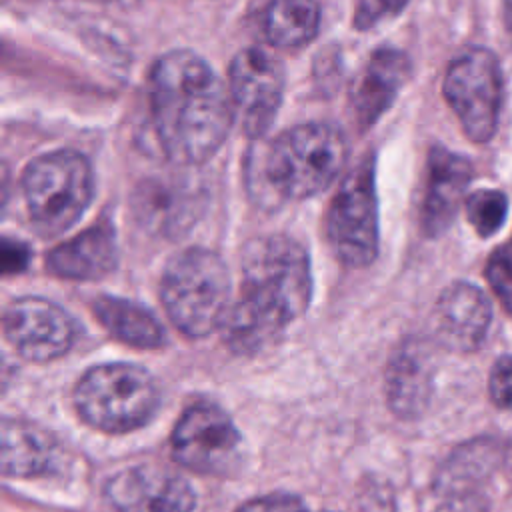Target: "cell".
<instances>
[{"mask_svg": "<svg viewBox=\"0 0 512 512\" xmlns=\"http://www.w3.org/2000/svg\"><path fill=\"white\" fill-rule=\"evenodd\" d=\"M116 264L114 230L108 224L92 226L46 256V268L70 280H96L106 276Z\"/></svg>", "mask_w": 512, "mask_h": 512, "instance_id": "obj_16", "label": "cell"}, {"mask_svg": "<svg viewBox=\"0 0 512 512\" xmlns=\"http://www.w3.org/2000/svg\"><path fill=\"white\" fill-rule=\"evenodd\" d=\"M326 236L348 266H366L376 258L378 202L372 158H362L338 186L326 214Z\"/></svg>", "mask_w": 512, "mask_h": 512, "instance_id": "obj_7", "label": "cell"}, {"mask_svg": "<svg viewBox=\"0 0 512 512\" xmlns=\"http://www.w3.org/2000/svg\"><path fill=\"white\" fill-rule=\"evenodd\" d=\"M386 392L390 406L404 418L418 416L432 392V360L430 354L418 346H406L396 354L388 368Z\"/></svg>", "mask_w": 512, "mask_h": 512, "instance_id": "obj_18", "label": "cell"}, {"mask_svg": "<svg viewBox=\"0 0 512 512\" xmlns=\"http://www.w3.org/2000/svg\"><path fill=\"white\" fill-rule=\"evenodd\" d=\"M96 2H126V0H96Z\"/></svg>", "mask_w": 512, "mask_h": 512, "instance_id": "obj_29", "label": "cell"}, {"mask_svg": "<svg viewBox=\"0 0 512 512\" xmlns=\"http://www.w3.org/2000/svg\"><path fill=\"white\" fill-rule=\"evenodd\" d=\"M238 430L214 404L188 408L172 432V456L204 474H222L236 458Z\"/></svg>", "mask_w": 512, "mask_h": 512, "instance_id": "obj_10", "label": "cell"}, {"mask_svg": "<svg viewBox=\"0 0 512 512\" xmlns=\"http://www.w3.org/2000/svg\"><path fill=\"white\" fill-rule=\"evenodd\" d=\"M438 512H486V502L476 494L452 496L450 502Z\"/></svg>", "mask_w": 512, "mask_h": 512, "instance_id": "obj_28", "label": "cell"}, {"mask_svg": "<svg viewBox=\"0 0 512 512\" xmlns=\"http://www.w3.org/2000/svg\"><path fill=\"white\" fill-rule=\"evenodd\" d=\"M28 248L20 242H4L2 248V264H4V272H20L26 264H28Z\"/></svg>", "mask_w": 512, "mask_h": 512, "instance_id": "obj_27", "label": "cell"}, {"mask_svg": "<svg viewBox=\"0 0 512 512\" xmlns=\"http://www.w3.org/2000/svg\"><path fill=\"white\" fill-rule=\"evenodd\" d=\"M338 128L322 122L294 126L274 140H256L246 158V186L262 208L314 196L328 188L346 162Z\"/></svg>", "mask_w": 512, "mask_h": 512, "instance_id": "obj_3", "label": "cell"}, {"mask_svg": "<svg viewBox=\"0 0 512 512\" xmlns=\"http://www.w3.org/2000/svg\"><path fill=\"white\" fill-rule=\"evenodd\" d=\"M228 90L234 114L240 118L244 132L260 140L268 132L282 102V64L260 48H246L230 64Z\"/></svg>", "mask_w": 512, "mask_h": 512, "instance_id": "obj_9", "label": "cell"}, {"mask_svg": "<svg viewBox=\"0 0 512 512\" xmlns=\"http://www.w3.org/2000/svg\"><path fill=\"white\" fill-rule=\"evenodd\" d=\"M410 74L404 52L394 48L376 50L350 90L354 114L362 126L374 124L394 102Z\"/></svg>", "mask_w": 512, "mask_h": 512, "instance_id": "obj_15", "label": "cell"}, {"mask_svg": "<svg viewBox=\"0 0 512 512\" xmlns=\"http://www.w3.org/2000/svg\"><path fill=\"white\" fill-rule=\"evenodd\" d=\"M92 192V168L82 154L72 150L38 156L22 174L24 204L42 236H56L76 224Z\"/></svg>", "mask_w": 512, "mask_h": 512, "instance_id": "obj_5", "label": "cell"}, {"mask_svg": "<svg viewBox=\"0 0 512 512\" xmlns=\"http://www.w3.org/2000/svg\"><path fill=\"white\" fill-rule=\"evenodd\" d=\"M242 270V296L228 310L222 330L236 352H256L306 310L312 290L310 262L294 238L270 234L244 246Z\"/></svg>", "mask_w": 512, "mask_h": 512, "instance_id": "obj_2", "label": "cell"}, {"mask_svg": "<svg viewBox=\"0 0 512 512\" xmlns=\"http://www.w3.org/2000/svg\"><path fill=\"white\" fill-rule=\"evenodd\" d=\"M2 470L10 476H36L50 468L54 446L42 430L6 418L2 422Z\"/></svg>", "mask_w": 512, "mask_h": 512, "instance_id": "obj_19", "label": "cell"}, {"mask_svg": "<svg viewBox=\"0 0 512 512\" xmlns=\"http://www.w3.org/2000/svg\"><path fill=\"white\" fill-rule=\"evenodd\" d=\"M94 314L114 338L130 346L158 348L164 342V330L156 316L136 302L102 296L94 302Z\"/></svg>", "mask_w": 512, "mask_h": 512, "instance_id": "obj_20", "label": "cell"}, {"mask_svg": "<svg viewBox=\"0 0 512 512\" xmlns=\"http://www.w3.org/2000/svg\"><path fill=\"white\" fill-rule=\"evenodd\" d=\"M490 318L492 310L484 292L474 284L454 282L436 300L432 332L442 346L472 352L484 342Z\"/></svg>", "mask_w": 512, "mask_h": 512, "instance_id": "obj_13", "label": "cell"}, {"mask_svg": "<svg viewBox=\"0 0 512 512\" xmlns=\"http://www.w3.org/2000/svg\"><path fill=\"white\" fill-rule=\"evenodd\" d=\"M4 334L24 358L46 362L68 352L76 336V326L54 302L26 296L6 308Z\"/></svg>", "mask_w": 512, "mask_h": 512, "instance_id": "obj_11", "label": "cell"}, {"mask_svg": "<svg viewBox=\"0 0 512 512\" xmlns=\"http://www.w3.org/2000/svg\"><path fill=\"white\" fill-rule=\"evenodd\" d=\"M408 0H356L354 24L358 28H372L380 20L396 16Z\"/></svg>", "mask_w": 512, "mask_h": 512, "instance_id": "obj_24", "label": "cell"}, {"mask_svg": "<svg viewBox=\"0 0 512 512\" xmlns=\"http://www.w3.org/2000/svg\"><path fill=\"white\" fill-rule=\"evenodd\" d=\"M486 280L500 304L512 314V250L502 248L488 258Z\"/></svg>", "mask_w": 512, "mask_h": 512, "instance_id": "obj_23", "label": "cell"}, {"mask_svg": "<svg viewBox=\"0 0 512 512\" xmlns=\"http://www.w3.org/2000/svg\"><path fill=\"white\" fill-rule=\"evenodd\" d=\"M106 500L116 512H190L194 492L176 472L144 464L116 474L106 486Z\"/></svg>", "mask_w": 512, "mask_h": 512, "instance_id": "obj_12", "label": "cell"}, {"mask_svg": "<svg viewBox=\"0 0 512 512\" xmlns=\"http://www.w3.org/2000/svg\"><path fill=\"white\" fill-rule=\"evenodd\" d=\"M464 208L468 222L474 226V230L482 238H488L502 228L508 212V198L500 190L482 188L466 198Z\"/></svg>", "mask_w": 512, "mask_h": 512, "instance_id": "obj_22", "label": "cell"}, {"mask_svg": "<svg viewBox=\"0 0 512 512\" xmlns=\"http://www.w3.org/2000/svg\"><path fill=\"white\" fill-rule=\"evenodd\" d=\"M148 92L152 126L168 160L192 166L216 154L236 114L230 90L200 56L174 50L158 58Z\"/></svg>", "mask_w": 512, "mask_h": 512, "instance_id": "obj_1", "label": "cell"}, {"mask_svg": "<svg viewBox=\"0 0 512 512\" xmlns=\"http://www.w3.org/2000/svg\"><path fill=\"white\" fill-rule=\"evenodd\" d=\"M490 398L500 408H512V356L496 360L488 380Z\"/></svg>", "mask_w": 512, "mask_h": 512, "instance_id": "obj_25", "label": "cell"}, {"mask_svg": "<svg viewBox=\"0 0 512 512\" xmlns=\"http://www.w3.org/2000/svg\"><path fill=\"white\" fill-rule=\"evenodd\" d=\"M472 166L464 156H458L442 146H434L428 154V184L422 204V228L426 234H442L464 198Z\"/></svg>", "mask_w": 512, "mask_h": 512, "instance_id": "obj_14", "label": "cell"}, {"mask_svg": "<svg viewBox=\"0 0 512 512\" xmlns=\"http://www.w3.org/2000/svg\"><path fill=\"white\" fill-rule=\"evenodd\" d=\"M320 26L316 0H270L262 14V32L272 46L298 48L308 44Z\"/></svg>", "mask_w": 512, "mask_h": 512, "instance_id": "obj_21", "label": "cell"}, {"mask_svg": "<svg viewBox=\"0 0 512 512\" xmlns=\"http://www.w3.org/2000/svg\"><path fill=\"white\" fill-rule=\"evenodd\" d=\"M236 512H308L300 500L290 496H264L246 502Z\"/></svg>", "mask_w": 512, "mask_h": 512, "instance_id": "obj_26", "label": "cell"}, {"mask_svg": "<svg viewBox=\"0 0 512 512\" xmlns=\"http://www.w3.org/2000/svg\"><path fill=\"white\" fill-rule=\"evenodd\" d=\"M502 456V444L486 436L458 446L436 472V492L448 498L472 494L478 484L494 474L502 462Z\"/></svg>", "mask_w": 512, "mask_h": 512, "instance_id": "obj_17", "label": "cell"}, {"mask_svg": "<svg viewBox=\"0 0 512 512\" xmlns=\"http://www.w3.org/2000/svg\"><path fill=\"white\" fill-rule=\"evenodd\" d=\"M160 296L168 318L186 336H206L228 314L230 274L216 252L188 248L164 268Z\"/></svg>", "mask_w": 512, "mask_h": 512, "instance_id": "obj_4", "label": "cell"}, {"mask_svg": "<svg viewBox=\"0 0 512 512\" xmlns=\"http://www.w3.org/2000/svg\"><path fill=\"white\" fill-rule=\"evenodd\" d=\"M444 98L472 142H488L498 124L502 72L498 58L486 48L458 54L444 76Z\"/></svg>", "mask_w": 512, "mask_h": 512, "instance_id": "obj_8", "label": "cell"}, {"mask_svg": "<svg viewBox=\"0 0 512 512\" xmlns=\"http://www.w3.org/2000/svg\"><path fill=\"white\" fill-rule=\"evenodd\" d=\"M74 404L90 426L104 432H128L152 418L160 394L154 378L144 368L102 364L80 378Z\"/></svg>", "mask_w": 512, "mask_h": 512, "instance_id": "obj_6", "label": "cell"}]
</instances>
